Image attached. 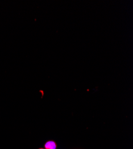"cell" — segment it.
I'll use <instances>...</instances> for the list:
<instances>
[{"label": "cell", "mask_w": 133, "mask_h": 149, "mask_svg": "<svg viewBox=\"0 0 133 149\" xmlns=\"http://www.w3.org/2000/svg\"><path fill=\"white\" fill-rule=\"evenodd\" d=\"M45 149H56V144L53 141H47L45 144Z\"/></svg>", "instance_id": "cell-1"}, {"label": "cell", "mask_w": 133, "mask_h": 149, "mask_svg": "<svg viewBox=\"0 0 133 149\" xmlns=\"http://www.w3.org/2000/svg\"><path fill=\"white\" fill-rule=\"evenodd\" d=\"M39 149H44V148H39Z\"/></svg>", "instance_id": "cell-2"}]
</instances>
